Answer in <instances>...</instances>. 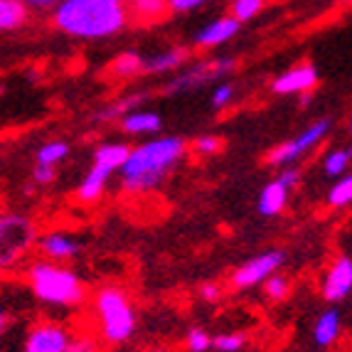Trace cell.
Masks as SVG:
<instances>
[{
    "label": "cell",
    "mask_w": 352,
    "mask_h": 352,
    "mask_svg": "<svg viewBox=\"0 0 352 352\" xmlns=\"http://www.w3.org/2000/svg\"><path fill=\"white\" fill-rule=\"evenodd\" d=\"M340 313L335 308H328L318 316L316 325H313V340L318 347H330L335 345V340L340 338Z\"/></svg>",
    "instance_id": "obj_17"
},
{
    "label": "cell",
    "mask_w": 352,
    "mask_h": 352,
    "mask_svg": "<svg viewBox=\"0 0 352 352\" xmlns=\"http://www.w3.org/2000/svg\"><path fill=\"white\" fill-rule=\"evenodd\" d=\"M195 153H200V155H214V153L222 151V141H219L217 135H200L197 141L192 143Z\"/></svg>",
    "instance_id": "obj_32"
},
{
    "label": "cell",
    "mask_w": 352,
    "mask_h": 352,
    "mask_svg": "<svg viewBox=\"0 0 352 352\" xmlns=\"http://www.w3.org/2000/svg\"><path fill=\"white\" fill-rule=\"evenodd\" d=\"M188 57H190L188 47L175 45V47H168V50H163V52H155V54H151V57H146L143 72H146V74H168V72H175L177 67L185 65Z\"/></svg>",
    "instance_id": "obj_15"
},
{
    "label": "cell",
    "mask_w": 352,
    "mask_h": 352,
    "mask_svg": "<svg viewBox=\"0 0 352 352\" xmlns=\"http://www.w3.org/2000/svg\"><path fill=\"white\" fill-rule=\"evenodd\" d=\"M32 180H35V185H50L54 180V165L37 163L32 168Z\"/></svg>",
    "instance_id": "obj_34"
},
{
    "label": "cell",
    "mask_w": 352,
    "mask_h": 352,
    "mask_svg": "<svg viewBox=\"0 0 352 352\" xmlns=\"http://www.w3.org/2000/svg\"><path fill=\"white\" fill-rule=\"evenodd\" d=\"M352 202V175L342 177L340 182H335L333 190L328 192V205L330 207H347Z\"/></svg>",
    "instance_id": "obj_25"
},
{
    "label": "cell",
    "mask_w": 352,
    "mask_h": 352,
    "mask_svg": "<svg viewBox=\"0 0 352 352\" xmlns=\"http://www.w3.org/2000/svg\"><path fill=\"white\" fill-rule=\"evenodd\" d=\"M160 126H163V121H160V116L155 111H133L121 118V129L133 135L155 133V131H160Z\"/></svg>",
    "instance_id": "obj_20"
},
{
    "label": "cell",
    "mask_w": 352,
    "mask_h": 352,
    "mask_svg": "<svg viewBox=\"0 0 352 352\" xmlns=\"http://www.w3.org/2000/svg\"><path fill=\"white\" fill-rule=\"evenodd\" d=\"M146 352H168L165 347H151V350H146Z\"/></svg>",
    "instance_id": "obj_39"
},
{
    "label": "cell",
    "mask_w": 352,
    "mask_h": 352,
    "mask_svg": "<svg viewBox=\"0 0 352 352\" xmlns=\"http://www.w3.org/2000/svg\"><path fill=\"white\" fill-rule=\"evenodd\" d=\"M111 168H106L101 163H94L91 165V170L87 173V177L82 180L79 190H76V197L79 202H96L104 195V188L106 182H109V175H111Z\"/></svg>",
    "instance_id": "obj_16"
},
{
    "label": "cell",
    "mask_w": 352,
    "mask_h": 352,
    "mask_svg": "<svg viewBox=\"0 0 352 352\" xmlns=\"http://www.w3.org/2000/svg\"><path fill=\"white\" fill-rule=\"evenodd\" d=\"M318 82V72L313 65H298L286 69L283 74H278L271 84V91L274 94H303V91H311Z\"/></svg>",
    "instance_id": "obj_11"
},
{
    "label": "cell",
    "mask_w": 352,
    "mask_h": 352,
    "mask_svg": "<svg viewBox=\"0 0 352 352\" xmlns=\"http://www.w3.org/2000/svg\"><path fill=\"white\" fill-rule=\"evenodd\" d=\"M126 8H129V18L138 25L160 23L168 18V12H173L168 0H126Z\"/></svg>",
    "instance_id": "obj_14"
},
{
    "label": "cell",
    "mask_w": 352,
    "mask_h": 352,
    "mask_svg": "<svg viewBox=\"0 0 352 352\" xmlns=\"http://www.w3.org/2000/svg\"><path fill=\"white\" fill-rule=\"evenodd\" d=\"M261 8H264V0H232V18L244 23V20L256 18Z\"/></svg>",
    "instance_id": "obj_29"
},
{
    "label": "cell",
    "mask_w": 352,
    "mask_h": 352,
    "mask_svg": "<svg viewBox=\"0 0 352 352\" xmlns=\"http://www.w3.org/2000/svg\"><path fill=\"white\" fill-rule=\"evenodd\" d=\"M30 10H50V8H57L62 0H23Z\"/></svg>",
    "instance_id": "obj_38"
},
{
    "label": "cell",
    "mask_w": 352,
    "mask_h": 352,
    "mask_svg": "<svg viewBox=\"0 0 352 352\" xmlns=\"http://www.w3.org/2000/svg\"><path fill=\"white\" fill-rule=\"evenodd\" d=\"M182 155H185V141L177 135L143 143L131 151V158L121 168V185L129 195L153 192L170 177Z\"/></svg>",
    "instance_id": "obj_2"
},
{
    "label": "cell",
    "mask_w": 352,
    "mask_h": 352,
    "mask_svg": "<svg viewBox=\"0 0 352 352\" xmlns=\"http://www.w3.org/2000/svg\"><path fill=\"white\" fill-rule=\"evenodd\" d=\"M286 200H288V188L276 177V180L269 182L261 190V195H258V212L264 217H276L278 212L286 207Z\"/></svg>",
    "instance_id": "obj_18"
},
{
    "label": "cell",
    "mask_w": 352,
    "mask_h": 352,
    "mask_svg": "<svg viewBox=\"0 0 352 352\" xmlns=\"http://www.w3.org/2000/svg\"><path fill=\"white\" fill-rule=\"evenodd\" d=\"M129 20L126 0H62L54 8V28L79 40L111 37Z\"/></svg>",
    "instance_id": "obj_1"
},
{
    "label": "cell",
    "mask_w": 352,
    "mask_h": 352,
    "mask_svg": "<svg viewBox=\"0 0 352 352\" xmlns=\"http://www.w3.org/2000/svg\"><path fill=\"white\" fill-rule=\"evenodd\" d=\"M278 180H281L288 190H294L296 185H298V182H300V173L296 170V168H288V170H283L281 175H278Z\"/></svg>",
    "instance_id": "obj_37"
},
{
    "label": "cell",
    "mask_w": 352,
    "mask_h": 352,
    "mask_svg": "<svg viewBox=\"0 0 352 352\" xmlns=\"http://www.w3.org/2000/svg\"><path fill=\"white\" fill-rule=\"evenodd\" d=\"M188 350L190 352H207L214 342V338H210V333L202 328H190L188 330Z\"/></svg>",
    "instance_id": "obj_30"
},
{
    "label": "cell",
    "mask_w": 352,
    "mask_h": 352,
    "mask_svg": "<svg viewBox=\"0 0 352 352\" xmlns=\"http://www.w3.org/2000/svg\"><path fill=\"white\" fill-rule=\"evenodd\" d=\"M69 330L62 323L42 320L28 330L23 352H65L69 345Z\"/></svg>",
    "instance_id": "obj_9"
},
{
    "label": "cell",
    "mask_w": 352,
    "mask_h": 352,
    "mask_svg": "<svg viewBox=\"0 0 352 352\" xmlns=\"http://www.w3.org/2000/svg\"><path fill=\"white\" fill-rule=\"evenodd\" d=\"M264 294L269 300H283L291 294V278L283 274H274L269 281L264 283Z\"/></svg>",
    "instance_id": "obj_26"
},
{
    "label": "cell",
    "mask_w": 352,
    "mask_h": 352,
    "mask_svg": "<svg viewBox=\"0 0 352 352\" xmlns=\"http://www.w3.org/2000/svg\"><path fill=\"white\" fill-rule=\"evenodd\" d=\"M37 247L45 254V258L57 261V264L59 261H69V258L79 256V252H82L79 241L69 239V236L62 234V232H50V234H45L37 241Z\"/></svg>",
    "instance_id": "obj_12"
},
{
    "label": "cell",
    "mask_w": 352,
    "mask_h": 352,
    "mask_svg": "<svg viewBox=\"0 0 352 352\" xmlns=\"http://www.w3.org/2000/svg\"><path fill=\"white\" fill-rule=\"evenodd\" d=\"M129 158H131V148L124 146V143H106V146L96 148L94 153V163L106 165L111 170H121Z\"/></svg>",
    "instance_id": "obj_21"
},
{
    "label": "cell",
    "mask_w": 352,
    "mask_h": 352,
    "mask_svg": "<svg viewBox=\"0 0 352 352\" xmlns=\"http://www.w3.org/2000/svg\"><path fill=\"white\" fill-rule=\"evenodd\" d=\"M143 65H146V57L135 52V50H129V52H121L111 65L106 67V76L109 79H131V76L141 74Z\"/></svg>",
    "instance_id": "obj_19"
},
{
    "label": "cell",
    "mask_w": 352,
    "mask_h": 352,
    "mask_svg": "<svg viewBox=\"0 0 352 352\" xmlns=\"http://www.w3.org/2000/svg\"><path fill=\"white\" fill-rule=\"evenodd\" d=\"M347 131H350V135H352V118H350V124H347Z\"/></svg>",
    "instance_id": "obj_40"
},
{
    "label": "cell",
    "mask_w": 352,
    "mask_h": 352,
    "mask_svg": "<svg viewBox=\"0 0 352 352\" xmlns=\"http://www.w3.org/2000/svg\"><path fill=\"white\" fill-rule=\"evenodd\" d=\"M330 129H333L330 118H320V121L308 126L300 135H296L294 141H286V143H281V146L274 148V151L269 153V163L271 165H291L294 160L303 158L305 153L313 151V148L330 133Z\"/></svg>",
    "instance_id": "obj_7"
},
{
    "label": "cell",
    "mask_w": 352,
    "mask_h": 352,
    "mask_svg": "<svg viewBox=\"0 0 352 352\" xmlns=\"http://www.w3.org/2000/svg\"><path fill=\"white\" fill-rule=\"evenodd\" d=\"M219 296H222V288H219V283H202V286H200V298L207 300V303L217 300Z\"/></svg>",
    "instance_id": "obj_36"
},
{
    "label": "cell",
    "mask_w": 352,
    "mask_h": 352,
    "mask_svg": "<svg viewBox=\"0 0 352 352\" xmlns=\"http://www.w3.org/2000/svg\"><path fill=\"white\" fill-rule=\"evenodd\" d=\"M28 283L37 300L47 305H59V308H74L87 296L82 278L72 269L50 258L28 266Z\"/></svg>",
    "instance_id": "obj_3"
},
{
    "label": "cell",
    "mask_w": 352,
    "mask_h": 352,
    "mask_svg": "<svg viewBox=\"0 0 352 352\" xmlns=\"http://www.w3.org/2000/svg\"><path fill=\"white\" fill-rule=\"evenodd\" d=\"M65 352H101V345L94 335L82 333V335H74V338H72Z\"/></svg>",
    "instance_id": "obj_31"
},
{
    "label": "cell",
    "mask_w": 352,
    "mask_h": 352,
    "mask_svg": "<svg viewBox=\"0 0 352 352\" xmlns=\"http://www.w3.org/2000/svg\"><path fill=\"white\" fill-rule=\"evenodd\" d=\"M320 294L328 303H338L345 300L352 294V258L350 256H338L325 271L323 283H320Z\"/></svg>",
    "instance_id": "obj_10"
},
{
    "label": "cell",
    "mask_w": 352,
    "mask_h": 352,
    "mask_svg": "<svg viewBox=\"0 0 352 352\" xmlns=\"http://www.w3.org/2000/svg\"><path fill=\"white\" fill-rule=\"evenodd\" d=\"M0 234H3V269H10L12 261L23 256L25 249L35 239V224L25 219L23 214H6L0 222Z\"/></svg>",
    "instance_id": "obj_6"
},
{
    "label": "cell",
    "mask_w": 352,
    "mask_h": 352,
    "mask_svg": "<svg viewBox=\"0 0 352 352\" xmlns=\"http://www.w3.org/2000/svg\"><path fill=\"white\" fill-rule=\"evenodd\" d=\"M28 10L23 0H0V28L6 32L18 30L28 20Z\"/></svg>",
    "instance_id": "obj_22"
},
{
    "label": "cell",
    "mask_w": 352,
    "mask_h": 352,
    "mask_svg": "<svg viewBox=\"0 0 352 352\" xmlns=\"http://www.w3.org/2000/svg\"><path fill=\"white\" fill-rule=\"evenodd\" d=\"M205 0H168V6H170V10L175 12H190L195 10V8H200Z\"/></svg>",
    "instance_id": "obj_35"
},
{
    "label": "cell",
    "mask_w": 352,
    "mask_h": 352,
    "mask_svg": "<svg viewBox=\"0 0 352 352\" xmlns=\"http://www.w3.org/2000/svg\"><path fill=\"white\" fill-rule=\"evenodd\" d=\"M146 99V94H133V96H126V99L116 101V104L106 106V109H101L99 116H96V121H113V118H124L129 116V113L135 111V106L141 104V101Z\"/></svg>",
    "instance_id": "obj_23"
},
{
    "label": "cell",
    "mask_w": 352,
    "mask_h": 352,
    "mask_svg": "<svg viewBox=\"0 0 352 352\" xmlns=\"http://www.w3.org/2000/svg\"><path fill=\"white\" fill-rule=\"evenodd\" d=\"M69 155V146L65 141H52V143H45V146L37 151V163H45V165H57Z\"/></svg>",
    "instance_id": "obj_24"
},
{
    "label": "cell",
    "mask_w": 352,
    "mask_h": 352,
    "mask_svg": "<svg viewBox=\"0 0 352 352\" xmlns=\"http://www.w3.org/2000/svg\"><path fill=\"white\" fill-rule=\"evenodd\" d=\"M244 345H247V335L244 333H222L212 342V347L217 352H241Z\"/></svg>",
    "instance_id": "obj_28"
},
{
    "label": "cell",
    "mask_w": 352,
    "mask_h": 352,
    "mask_svg": "<svg viewBox=\"0 0 352 352\" xmlns=\"http://www.w3.org/2000/svg\"><path fill=\"white\" fill-rule=\"evenodd\" d=\"M239 20L236 18H219L214 23L205 25V28L195 35V45L197 47H217V45H224L232 37L239 32Z\"/></svg>",
    "instance_id": "obj_13"
},
{
    "label": "cell",
    "mask_w": 352,
    "mask_h": 352,
    "mask_svg": "<svg viewBox=\"0 0 352 352\" xmlns=\"http://www.w3.org/2000/svg\"><path fill=\"white\" fill-rule=\"evenodd\" d=\"M236 69V59L224 57V59H212V62H200V65L190 67L182 74L173 76L170 82L163 87V94H182L188 89L202 87V84L217 79V76H227Z\"/></svg>",
    "instance_id": "obj_5"
},
{
    "label": "cell",
    "mask_w": 352,
    "mask_h": 352,
    "mask_svg": "<svg viewBox=\"0 0 352 352\" xmlns=\"http://www.w3.org/2000/svg\"><path fill=\"white\" fill-rule=\"evenodd\" d=\"M342 3H352V0H342Z\"/></svg>",
    "instance_id": "obj_41"
},
{
    "label": "cell",
    "mask_w": 352,
    "mask_h": 352,
    "mask_svg": "<svg viewBox=\"0 0 352 352\" xmlns=\"http://www.w3.org/2000/svg\"><path fill=\"white\" fill-rule=\"evenodd\" d=\"M94 316L99 323L101 338L111 345L131 340L135 333V318L133 303L129 300L124 288L118 286H101L94 296Z\"/></svg>",
    "instance_id": "obj_4"
},
{
    "label": "cell",
    "mask_w": 352,
    "mask_h": 352,
    "mask_svg": "<svg viewBox=\"0 0 352 352\" xmlns=\"http://www.w3.org/2000/svg\"><path fill=\"white\" fill-rule=\"evenodd\" d=\"M232 96H234V87H232V84H222V87H217L214 94H212V106H214V109H224V106L232 101Z\"/></svg>",
    "instance_id": "obj_33"
},
{
    "label": "cell",
    "mask_w": 352,
    "mask_h": 352,
    "mask_svg": "<svg viewBox=\"0 0 352 352\" xmlns=\"http://www.w3.org/2000/svg\"><path fill=\"white\" fill-rule=\"evenodd\" d=\"M286 261V254L281 249H271V252L258 254V256L249 258L247 264H241L239 269L232 274V286L234 288H252L258 283H266L274 274H278V269Z\"/></svg>",
    "instance_id": "obj_8"
},
{
    "label": "cell",
    "mask_w": 352,
    "mask_h": 352,
    "mask_svg": "<svg viewBox=\"0 0 352 352\" xmlns=\"http://www.w3.org/2000/svg\"><path fill=\"white\" fill-rule=\"evenodd\" d=\"M350 160H352V146L333 151L328 158H325V173H328V175H342V173L347 170Z\"/></svg>",
    "instance_id": "obj_27"
}]
</instances>
